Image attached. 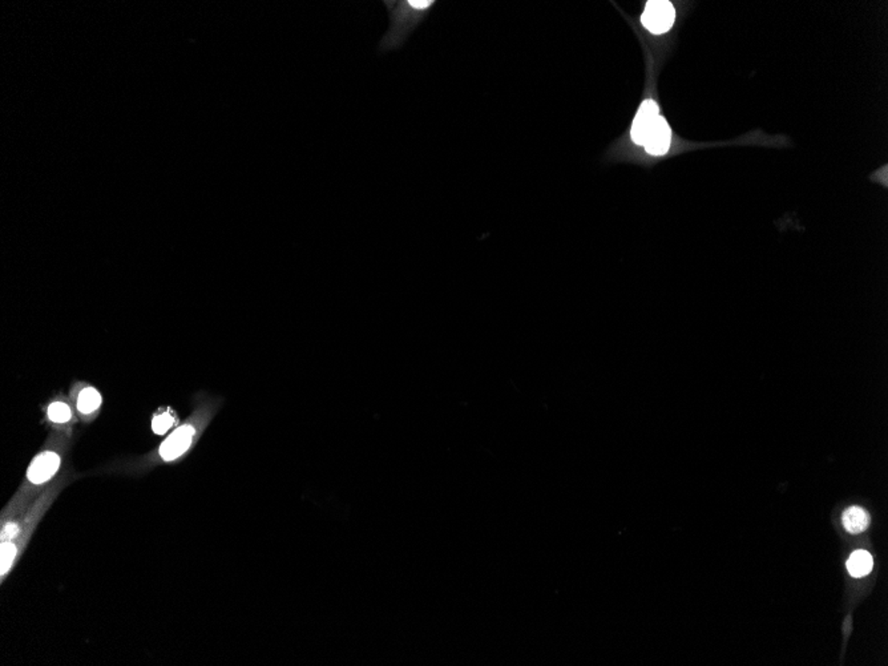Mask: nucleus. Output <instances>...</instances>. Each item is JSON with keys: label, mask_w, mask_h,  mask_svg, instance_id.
<instances>
[{"label": "nucleus", "mask_w": 888, "mask_h": 666, "mask_svg": "<svg viewBox=\"0 0 888 666\" xmlns=\"http://www.w3.org/2000/svg\"><path fill=\"white\" fill-rule=\"evenodd\" d=\"M675 19V11L671 1L651 0L648 1L645 11L641 16L643 25L651 34L661 35L672 28Z\"/></svg>", "instance_id": "nucleus-1"}, {"label": "nucleus", "mask_w": 888, "mask_h": 666, "mask_svg": "<svg viewBox=\"0 0 888 666\" xmlns=\"http://www.w3.org/2000/svg\"><path fill=\"white\" fill-rule=\"evenodd\" d=\"M195 430L193 426L185 425L181 426L180 429L174 431L172 435L168 436V439L161 444L160 447V455L164 460L171 462L181 456L184 452L187 451L193 442Z\"/></svg>", "instance_id": "nucleus-2"}, {"label": "nucleus", "mask_w": 888, "mask_h": 666, "mask_svg": "<svg viewBox=\"0 0 888 666\" xmlns=\"http://www.w3.org/2000/svg\"><path fill=\"white\" fill-rule=\"evenodd\" d=\"M658 106L653 100H645L638 109L633 126H632V139L636 144L644 145L650 128L653 127L656 119L658 117Z\"/></svg>", "instance_id": "nucleus-3"}, {"label": "nucleus", "mask_w": 888, "mask_h": 666, "mask_svg": "<svg viewBox=\"0 0 888 666\" xmlns=\"http://www.w3.org/2000/svg\"><path fill=\"white\" fill-rule=\"evenodd\" d=\"M671 140H672V130L668 121L664 117L658 116L653 127L650 128L644 147L650 154L661 156L669 151Z\"/></svg>", "instance_id": "nucleus-4"}, {"label": "nucleus", "mask_w": 888, "mask_h": 666, "mask_svg": "<svg viewBox=\"0 0 888 666\" xmlns=\"http://www.w3.org/2000/svg\"><path fill=\"white\" fill-rule=\"evenodd\" d=\"M60 467V457L55 452H43L35 460L28 468L27 477L31 483L34 484H42L44 481L49 480L56 471Z\"/></svg>", "instance_id": "nucleus-5"}, {"label": "nucleus", "mask_w": 888, "mask_h": 666, "mask_svg": "<svg viewBox=\"0 0 888 666\" xmlns=\"http://www.w3.org/2000/svg\"><path fill=\"white\" fill-rule=\"evenodd\" d=\"M842 523L845 531L850 534H862L869 525V515L858 506L850 507L842 516Z\"/></svg>", "instance_id": "nucleus-6"}, {"label": "nucleus", "mask_w": 888, "mask_h": 666, "mask_svg": "<svg viewBox=\"0 0 888 666\" xmlns=\"http://www.w3.org/2000/svg\"><path fill=\"white\" fill-rule=\"evenodd\" d=\"M874 567L872 556L866 551H855L847 560V569L852 578H863L871 572Z\"/></svg>", "instance_id": "nucleus-7"}, {"label": "nucleus", "mask_w": 888, "mask_h": 666, "mask_svg": "<svg viewBox=\"0 0 888 666\" xmlns=\"http://www.w3.org/2000/svg\"><path fill=\"white\" fill-rule=\"evenodd\" d=\"M100 403H101L100 394L95 388L87 387L79 395L77 409H80V412H83V414H91L95 409H99Z\"/></svg>", "instance_id": "nucleus-8"}, {"label": "nucleus", "mask_w": 888, "mask_h": 666, "mask_svg": "<svg viewBox=\"0 0 888 666\" xmlns=\"http://www.w3.org/2000/svg\"><path fill=\"white\" fill-rule=\"evenodd\" d=\"M48 416L55 423H64L71 419V409L62 402H55L48 409Z\"/></svg>", "instance_id": "nucleus-9"}, {"label": "nucleus", "mask_w": 888, "mask_h": 666, "mask_svg": "<svg viewBox=\"0 0 888 666\" xmlns=\"http://www.w3.org/2000/svg\"><path fill=\"white\" fill-rule=\"evenodd\" d=\"M16 556V548L11 543H3L1 544V575H5L7 571H10L11 564Z\"/></svg>", "instance_id": "nucleus-10"}, {"label": "nucleus", "mask_w": 888, "mask_h": 666, "mask_svg": "<svg viewBox=\"0 0 888 666\" xmlns=\"http://www.w3.org/2000/svg\"><path fill=\"white\" fill-rule=\"evenodd\" d=\"M174 425V418L169 412H164L153 419L152 429L156 433L163 435Z\"/></svg>", "instance_id": "nucleus-11"}, {"label": "nucleus", "mask_w": 888, "mask_h": 666, "mask_svg": "<svg viewBox=\"0 0 888 666\" xmlns=\"http://www.w3.org/2000/svg\"><path fill=\"white\" fill-rule=\"evenodd\" d=\"M18 532H19V528L15 524H8V525H5L1 536H3V538H12L18 535Z\"/></svg>", "instance_id": "nucleus-12"}]
</instances>
